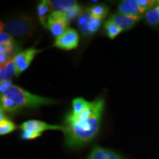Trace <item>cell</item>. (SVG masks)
<instances>
[{"label":"cell","mask_w":159,"mask_h":159,"mask_svg":"<svg viewBox=\"0 0 159 159\" xmlns=\"http://www.w3.org/2000/svg\"><path fill=\"white\" fill-rule=\"evenodd\" d=\"M104 100L97 99L89 102L85 110L77 116L69 113L63 125L65 144L69 149H79L94 140L99 134Z\"/></svg>","instance_id":"1"},{"label":"cell","mask_w":159,"mask_h":159,"mask_svg":"<svg viewBox=\"0 0 159 159\" xmlns=\"http://www.w3.org/2000/svg\"><path fill=\"white\" fill-rule=\"evenodd\" d=\"M0 102L1 108L4 111L14 113L25 108L54 104L56 100L31 94L17 85H12L5 92L1 94Z\"/></svg>","instance_id":"2"},{"label":"cell","mask_w":159,"mask_h":159,"mask_svg":"<svg viewBox=\"0 0 159 159\" xmlns=\"http://www.w3.org/2000/svg\"><path fill=\"white\" fill-rule=\"evenodd\" d=\"M20 130H21V139L22 140H33L39 138L46 130H62L63 131V125H50L41 120L26 121L20 125Z\"/></svg>","instance_id":"3"},{"label":"cell","mask_w":159,"mask_h":159,"mask_svg":"<svg viewBox=\"0 0 159 159\" xmlns=\"http://www.w3.org/2000/svg\"><path fill=\"white\" fill-rule=\"evenodd\" d=\"M5 28L7 33L12 36L23 37L31 34L35 28V25L30 17L22 15L6 23Z\"/></svg>","instance_id":"4"},{"label":"cell","mask_w":159,"mask_h":159,"mask_svg":"<svg viewBox=\"0 0 159 159\" xmlns=\"http://www.w3.org/2000/svg\"><path fill=\"white\" fill-rule=\"evenodd\" d=\"M52 9V13L59 12L66 14L69 21L76 16H79L82 12L80 5L73 0H51L48 1Z\"/></svg>","instance_id":"5"},{"label":"cell","mask_w":159,"mask_h":159,"mask_svg":"<svg viewBox=\"0 0 159 159\" xmlns=\"http://www.w3.org/2000/svg\"><path fill=\"white\" fill-rule=\"evenodd\" d=\"M69 21L63 13L53 12L48 16L46 27L55 37H59L69 28Z\"/></svg>","instance_id":"6"},{"label":"cell","mask_w":159,"mask_h":159,"mask_svg":"<svg viewBox=\"0 0 159 159\" xmlns=\"http://www.w3.org/2000/svg\"><path fill=\"white\" fill-rule=\"evenodd\" d=\"M40 52H41V49L31 47V48L20 52L15 55L13 59H14L16 69V76H19L28 68L35 55L39 54Z\"/></svg>","instance_id":"7"},{"label":"cell","mask_w":159,"mask_h":159,"mask_svg":"<svg viewBox=\"0 0 159 159\" xmlns=\"http://www.w3.org/2000/svg\"><path fill=\"white\" fill-rule=\"evenodd\" d=\"M79 39L78 33L76 30L68 28L64 33L56 38L54 47L63 50H71L78 46Z\"/></svg>","instance_id":"8"},{"label":"cell","mask_w":159,"mask_h":159,"mask_svg":"<svg viewBox=\"0 0 159 159\" xmlns=\"http://www.w3.org/2000/svg\"><path fill=\"white\" fill-rule=\"evenodd\" d=\"M119 13L130 16H143L146 13L139 5V0H124L119 4Z\"/></svg>","instance_id":"9"},{"label":"cell","mask_w":159,"mask_h":159,"mask_svg":"<svg viewBox=\"0 0 159 159\" xmlns=\"http://www.w3.org/2000/svg\"><path fill=\"white\" fill-rule=\"evenodd\" d=\"M142 18L143 16H130L118 13L111 16L110 19L114 21L122 31H125L133 28L142 19Z\"/></svg>","instance_id":"10"},{"label":"cell","mask_w":159,"mask_h":159,"mask_svg":"<svg viewBox=\"0 0 159 159\" xmlns=\"http://www.w3.org/2000/svg\"><path fill=\"white\" fill-rule=\"evenodd\" d=\"M86 159H125L114 151L109 149L95 146Z\"/></svg>","instance_id":"11"},{"label":"cell","mask_w":159,"mask_h":159,"mask_svg":"<svg viewBox=\"0 0 159 159\" xmlns=\"http://www.w3.org/2000/svg\"><path fill=\"white\" fill-rule=\"evenodd\" d=\"M16 65L14 63L13 57L4 66H1L0 69V80L1 83L5 81L11 80V79L16 75Z\"/></svg>","instance_id":"12"},{"label":"cell","mask_w":159,"mask_h":159,"mask_svg":"<svg viewBox=\"0 0 159 159\" xmlns=\"http://www.w3.org/2000/svg\"><path fill=\"white\" fill-rule=\"evenodd\" d=\"M101 24H102V20L93 16L84 26L80 27L79 29L83 35L90 36L98 31Z\"/></svg>","instance_id":"13"},{"label":"cell","mask_w":159,"mask_h":159,"mask_svg":"<svg viewBox=\"0 0 159 159\" xmlns=\"http://www.w3.org/2000/svg\"><path fill=\"white\" fill-rule=\"evenodd\" d=\"M52 13V9L49 5V2L47 0L41 1L38 5L37 7V14L39 18L40 21L42 25L46 27L48 16Z\"/></svg>","instance_id":"14"},{"label":"cell","mask_w":159,"mask_h":159,"mask_svg":"<svg viewBox=\"0 0 159 159\" xmlns=\"http://www.w3.org/2000/svg\"><path fill=\"white\" fill-rule=\"evenodd\" d=\"M144 16L146 23L151 27H158L159 26V10L157 5L147 11Z\"/></svg>","instance_id":"15"},{"label":"cell","mask_w":159,"mask_h":159,"mask_svg":"<svg viewBox=\"0 0 159 159\" xmlns=\"http://www.w3.org/2000/svg\"><path fill=\"white\" fill-rule=\"evenodd\" d=\"M89 103V102L82 98V97L75 98L72 101V110L69 113L74 116H77L85 110V108L88 106Z\"/></svg>","instance_id":"16"},{"label":"cell","mask_w":159,"mask_h":159,"mask_svg":"<svg viewBox=\"0 0 159 159\" xmlns=\"http://www.w3.org/2000/svg\"><path fill=\"white\" fill-rule=\"evenodd\" d=\"M105 30L108 36L111 39H114L117 35L120 34L122 30L115 24L114 21L108 19L105 23Z\"/></svg>","instance_id":"17"},{"label":"cell","mask_w":159,"mask_h":159,"mask_svg":"<svg viewBox=\"0 0 159 159\" xmlns=\"http://www.w3.org/2000/svg\"><path fill=\"white\" fill-rule=\"evenodd\" d=\"M91 15L94 18L102 20L108 14V7L104 5H96L89 8Z\"/></svg>","instance_id":"18"},{"label":"cell","mask_w":159,"mask_h":159,"mask_svg":"<svg viewBox=\"0 0 159 159\" xmlns=\"http://www.w3.org/2000/svg\"><path fill=\"white\" fill-rule=\"evenodd\" d=\"M16 129V125L7 118L0 120V135L1 136L11 134Z\"/></svg>","instance_id":"19"},{"label":"cell","mask_w":159,"mask_h":159,"mask_svg":"<svg viewBox=\"0 0 159 159\" xmlns=\"http://www.w3.org/2000/svg\"><path fill=\"white\" fill-rule=\"evenodd\" d=\"M0 45H15L13 36L9 33L1 31L0 33Z\"/></svg>","instance_id":"20"},{"label":"cell","mask_w":159,"mask_h":159,"mask_svg":"<svg viewBox=\"0 0 159 159\" xmlns=\"http://www.w3.org/2000/svg\"><path fill=\"white\" fill-rule=\"evenodd\" d=\"M139 3L141 7L145 12H147L155 6H156L157 4L158 3V1H156V0H139Z\"/></svg>","instance_id":"21"},{"label":"cell","mask_w":159,"mask_h":159,"mask_svg":"<svg viewBox=\"0 0 159 159\" xmlns=\"http://www.w3.org/2000/svg\"><path fill=\"white\" fill-rule=\"evenodd\" d=\"M15 45H0V55L7 54L11 55V53L14 49Z\"/></svg>","instance_id":"22"},{"label":"cell","mask_w":159,"mask_h":159,"mask_svg":"<svg viewBox=\"0 0 159 159\" xmlns=\"http://www.w3.org/2000/svg\"><path fill=\"white\" fill-rule=\"evenodd\" d=\"M11 85H12V80H7V81H5V82L1 83V85H0V91H1V94L5 92V91L11 86Z\"/></svg>","instance_id":"23"},{"label":"cell","mask_w":159,"mask_h":159,"mask_svg":"<svg viewBox=\"0 0 159 159\" xmlns=\"http://www.w3.org/2000/svg\"><path fill=\"white\" fill-rule=\"evenodd\" d=\"M157 7H158V10H159V1H158V5H157Z\"/></svg>","instance_id":"24"}]
</instances>
